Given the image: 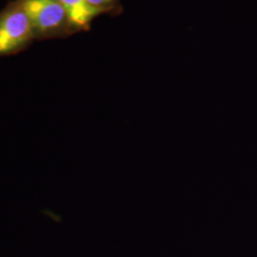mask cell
<instances>
[{
	"mask_svg": "<svg viewBox=\"0 0 257 257\" xmlns=\"http://www.w3.org/2000/svg\"><path fill=\"white\" fill-rule=\"evenodd\" d=\"M36 40L64 38L77 34L58 0H22Z\"/></svg>",
	"mask_w": 257,
	"mask_h": 257,
	"instance_id": "cell-1",
	"label": "cell"
},
{
	"mask_svg": "<svg viewBox=\"0 0 257 257\" xmlns=\"http://www.w3.org/2000/svg\"><path fill=\"white\" fill-rule=\"evenodd\" d=\"M36 36L22 0H15L0 11V57L26 50Z\"/></svg>",
	"mask_w": 257,
	"mask_h": 257,
	"instance_id": "cell-2",
	"label": "cell"
},
{
	"mask_svg": "<svg viewBox=\"0 0 257 257\" xmlns=\"http://www.w3.org/2000/svg\"><path fill=\"white\" fill-rule=\"evenodd\" d=\"M64 7L74 27L79 32L89 31L92 22L102 16L99 12L92 8L87 0H58Z\"/></svg>",
	"mask_w": 257,
	"mask_h": 257,
	"instance_id": "cell-3",
	"label": "cell"
},
{
	"mask_svg": "<svg viewBox=\"0 0 257 257\" xmlns=\"http://www.w3.org/2000/svg\"><path fill=\"white\" fill-rule=\"evenodd\" d=\"M87 2L101 15L117 16L122 13L120 0H87Z\"/></svg>",
	"mask_w": 257,
	"mask_h": 257,
	"instance_id": "cell-4",
	"label": "cell"
}]
</instances>
